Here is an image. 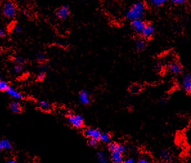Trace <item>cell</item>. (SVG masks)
<instances>
[{
  "mask_svg": "<svg viewBox=\"0 0 191 163\" xmlns=\"http://www.w3.org/2000/svg\"><path fill=\"white\" fill-rule=\"evenodd\" d=\"M124 163H135V162H134V160H133V159H129L125 160L124 162Z\"/></svg>",
  "mask_w": 191,
  "mask_h": 163,
  "instance_id": "34",
  "label": "cell"
},
{
  "mask_svg": "<svg viewBox=\"0 0 191 163\" xmlns=\"http://www.w3.org/2000/svg\"><path fill=\"white\" fill-rule=\"evenodd\" d=\"M168 0H151V3L156 7L161 6L166 3Z\"/></svg>",
  "mask_w": 191,
  "mask_h": 163,
  "instance_id": "24",
  "label": "cell"
},
{
  "mask_svg": "<svg viewBox=\"0 0 191 163\" xmlns=\"http://www.w3.org/2000/svg\"><path fill=\"white\" fill-rule=\"evenodd\" d=\"M47 77V72H39L37 75V80L39 81H44Z\"/></svg>",
  "mask_w": 191,
  "mask_h": 163,
  "instance_id": "25",
  "label": "cell"
},
{
  "mask_svg": "<svg viewBox=\"0 0 191 163\" xmlns=\"http://www.w3.org/2000/svg\"><path fill=\"white\" fill-rule=\"evenodd\" d=\"M7 163H17L14 160H10L9 161H8Z\"/></svg>",
  "mask_w": 191,
  "mask_h": 163,
  "instance_id": "35",
  "label": "cell"
},
{
  "mask_svg": "<svg viewBox=\"0 0 191 163\" xmlns=\"http://www.w3.org/2000/svg\"><path fill=\"white\" fill-rule=\"evenodd\" d=\"M23 65L15 64L14 67L13 68V70L16 74H20L21 72L23 71Z\"/></svg>",
  "mask_w": 191,
  "mask_h": 163,
  "instance_id": "22",
  "label": "cell"
},
{
  "mask_svg": "<svg viewBox=\"0 0 191 163\" xmlns=\"http://www.w3.org/2000/svg\"><path fill=\"white\" fill-rule=\"evenodd\" d=\"M145 48V43L143 39H139L136 42V48L138 51H142Z\"/></svg>",
  "mask_w": 191,
  "mask_h": 163,
  "instance_id": "16",
  "label": "cell"
},
{
  "mask_svg": "<svg viewBox=\"0 0 191 163\" xmlns=\"http://www.w3.org/2000/svg\"><path fill=\"white\" fill-rule=\"evenodd\" d=\"M14 32L16 34H21L23 32V27L19 25H16L14 27Z\"/></svg>",
  "mask_w": 191,
  "mask_h": 163,
  "instance_id": "28",
  "label": "cell"
},
{
  "mask_svg": "<svg viewBox=\"0 0 191 163\" xmlns=\"http://www.w3.org/2000/svg\"><path fill=\"white\" fill-rule=\"evenodd\" d=\"M70 14V10L68 5H62L56 10V17L61 20L66 19Z\"/></svg>",
  "mask_w": 191,
  "mask_h": 163,
  "instance_id": "3",
  "label": "cell"
},
{
  "mask_svg": "<svg viewBox=\"0 0 191 163\" xmlns=\"http://www.w3.org/2000/svg\"><path fill=\"white\" fill-rule=\"evenodd\" d=\"M48 64L46 63H41L40 66H39V70L40 72H47L48 70Z\"/></svg>",
  "mask_w": 191,
  "mask_h": 163,
  "instance_id": "26",
  "label": "cell"
},
{
  "mask_svg": "<svg viewBox=\"0 0 191 163\" xmlns=\"http://www.w3.org/2000/svg\"><path fill=\"white\" fill-rule=\"evenodd\" d=\"M13 61L15 64L23 65L26 63V60L23 57L21 56H14L13 58Z\"/></svg>",
  "mask_w": 191,
  "mask_h": 163,
  "instance_id": "20",
  "label": "cell"
},
{
  "mask_svg": "<svg viewBox=\"0 0 191 163\" xmlns=\"http://www.w3.org/2000/svg\"><path fill=\"white\" fill-rule=\"evenodd\" d=\"M183 87L185 91L188 93H191V75H186L183 80Z\"/></svg>",
  "mask_w": 191,
  "mask_h": 163,
  "instance_id": "9",
  "label": "cell"
},
{
  "mask_svg": "<svg viewBox=\"0 0 191 163\" xmlns=\"http://www.w3.org/2000/svg\"><path fill=\"white\" fill-rule=\"evenodd\" d=\"M169 70L174 74H178L182 70V67L177 63H173L169 65Z\"/></svg>",
  "mask_w": 191,
  "mask_h": 163,
  "instance_id": "12",
  "label": "cell"
},
{
  "mask_svg": "<svg viewBox=\"0 0 191 163\" xmlns=\"http://www.w3.org/2000/svg\"><path fill=\"white\" fill-rule=\"evenodd\" d=\"M162 157L164 159H168L170 157V155L168 152H164V153H162Z\"/></svg>",
  "mask_w": 191,
  "mask_h": 163,
  "instance_id": "32",
  "label": "cell"
},
{
  "mask_svg": "<svg viewBox=\"0 0 191 163\" xmlns=\"http://www.w3.org/2000/svg\"><path fill=\"white\" fill-rule=\"evenodd\" d=\"M97 157L100 163H109L108 159L104 155L103 152H99L97 155Z\"/></svg>",
  "mask_w": 191,
  "mask_h": 163,
  "instance_id": "18",
  "label": "cell"
},
{
  "mask_svg": "<svg viewBox=\"0 0 191 163\" xmlns=\"http://www.w3.org/2000/svg\"><path fill=\"white\" fill-rule=\"evenodd\" d=\"M0 149L10 150L12 149V145L9 140L7 139H2L0 141Z\"/></svg>",
  "mask_w": 191,
  "mask_h": 163,
  "instance_id": "14",
  "label": "cell"
},
{
  "mask_svg": "<svg viewBox=\"0 0 191 163\" xmlns=\"http://www.w3.org/2000/svg\"><path fill=\"white\" fill-rule=\"evenodd\" d=\"M89 145L92 146V147H95L97 145V140L96 139H90L89 142H88Z\"/></svg>",
  "mask_w": 191,
  "mask_h": 163,
  "instance_id": "29",
  "label": "cell"
},
{
  "mask_svg": "<svg viewBox=\"0 0 191 163\" xmlns=\"http://www.w3.org/2000/svg\"><path fill=\"white\" fill-rule=\"evenodd\" d=\"M70 123L76 128H81L82 126L84 121L82 117L79 115H70L68 117Z\"/></svg>",
  "mask_w": 191,
  "mask_h": 163,
  "instance_id": "4",
  "label": "cell"
},
{
  "mask_svg": "<svg viewBox=\"0 0 191 163\" xmlns=\"http://www.w3.org/2000/svg\"><path fill=\"white\" fill-rule=\"evenodd\" d=\"M100 139L104 143H109L111 140V136L108 134H102Z\"/></svg>",
  "mask_w": 191,
  "mask_h": 163,
  "instance_id": "23",
  "label": "cell"
},
{
  "mask_svg": "<svg viewBox=\"0 0 191 163\" xmlns=\"http://www.w3.org/2000/svg\"><path fill=\"white\" fill-rule=\"evenodd\" d=\"M36 59L38 63H39L41 64V63H43L47 62V55L45 53L39 52L36 54Z\"/></svg>",
  "mask_w": 191,
  "mask_h": 163,
  "instance_id": "15",
  "label": "cell"
},
{
  "mask_svg": "<svg viewBox=\"0 0 191 163\" xmlns=\"http://www.w3.org/2000/svg\"><path fill=\"white\" fill-rule=\"evenodd\" d=\"M145 10V4L142 2H137L132 5L126 13L127 18L132 21L141 19Z\"/></svg>",
  "mask_w": 191,
  "mask_h": 163,
  "instance_id": "1",
  "label": "cell"
},
{
  "mask_svg": "<svg viewBox=\"0 0 191 163\" xmlns=\"http://www.w3.org/2000/svg\"><path fill=\"white\" fill-rule=\"evenodd\" d=\"M10 110H12V112L15 114H18L21 110V104L17 101H13L12 103H11V104L10 105Z\"/></svg>",
  "mask_w": 191,
  "mask_h": 163,
  "instance_id": "13",
  "label": "cell"
},
{
  "mask_svg": "<svg viewBox=\"0 0 191 163\" xmlns=\"http://www.w3.org/2000/svg\"><path fill=\"white\" fill-rule=\"evenodd\" d=\"M6 92L7 93L8 95L13 97V98L16 99H22L24 97L22 93H21L20 92L17 91L14 87H12V86H10V88Z\"/></svg>",
  "mask_w": 191,
  "mask_h": 163,
  "instance_id": "7",
  "label": "cell"
},
{
  "mask_svg": "<svg viewBox=\"0 0 191 163\" xmlns=\"http://www.w3.org/2000/svg\"><path fill=\"white\" fill-rule=\"evenodd\" d=\"M39 106L41 109L43 110H48L50 109V105L49 103L46 101H41L39 103Z\"/></svg>",
  "mask_w": 191,
  "mask_h": 163,
  "instance_id": "21",
  "label": "cell"
},
{
  "mask_svg": "<svg viewBox=\"0 0 191 163\" xmlns=\"http://www.w3.org/2000/svg\"><path fill=\"white\" fill-rule=\"evenodd\" d=\"M2 14L5 18L8 19H14L16 16L17 8L11 0H7L4 2L2 7Z\"/></svg>",
  "mask_w": 191,
  "mask_h": 163,
  "instance_id": "2",
  "label": "cell"
},
{
  "mask_svg": "<svg viewBox=\"0 0 191 163\" xmlns=\"http://www.w3.org/2000/svg\"><path fill=\"white\" fill-rule=\"evenodd\" d=\"M111 157L114 163H121L122 162V154L119 150L111 152Z\"/></svg>",
  "mask_w": 191,
  "mask_h": 163,
  "instance_id": "11",
  "label": "cell"
},
{
  "mask_svg": "<svg viewBox=\"0 0 191 163\" xmlns=\"http://www.w3.org/2000/svg\"><path fill=\"white\" fill-rule=\"evenodd\" d=\"M172 2H173L175 4L177 5H180V4H183L184 3H185L186 0H171Z\"/></svg>",
  "mask_w": 191,
  "mask_h": 163,
  "instance_id": "31",
  "label": "cell"
},
{
  "mask_svg": "<svg viewBox=\"0 0 191 163\" xmlns=\"http://www.w3.org/2000/svg\"><path fill=\"white\" fill-rule=\"evenodd\" d=\"M10 85L5 80H0V90L2 92H7L10 88Z\"/></svg>",
  "mask_w": 191,
  "mask_h": 163,
  "instance_id": "17",
  "label": "cell"
},
{
  "mask_svg": "<svg viewBox=\"0 0 191 163\" xmlns=\"http://www.w3.org/2000/svg\"><path fill=\"white\" fill-rule=\"evenodd\" d=\"M79 98L81 103L83 104H88L90 102V94L86 90H82L80 92Z\"/></svg>",
  "mask_w": 191,
  "mask_h": 163,
  "instance_id": "8",
  "label": "cell"
},
{
  "mask_svg": "<svg viewBox=\"0 0 191 163\" xmlns=\"http://www.w3.org/2000/svg\"><path fill=\"white\" fill-rule=\"evenodd\" d=\"M119 145H118L116 144L115 143H111L109 145V149L110 150L113 152L114 151H116V150H119Z\"/></svg>",
  "mask_w": 191,
  "mask_h": 163,
  "instance_id": "27",
  "label": "cell"
},
{
  "mask_svg": "<svg viewBox=\"0 0 191 163\" xmlns=\"http://www.w3.org/2000/svg\"><path fill=\"white\" fill-rule=\"evenodd\" d=\"M140 90H141L140 86L139 84H132L130 86V91L132 94H138V93H139Z\"/></svg>",
  "mask_w": 191,
  "mask_h": 163,
  "instance_id": "19",
  "label": "cell"
},
{
  "mask_svg": "<svg viewBox=\"0 0 191 163\" xmlns=\"http://www.w3.org/2000/svg\"><path fill=\"white\" fill-rule=\"evenodd\" d=\"M154 32V28L153 25H146L145 27L144 28L142 32V36L145 38H151Z\"/></svg>",
  "mask_w": 191,
  "mask_h": 163,
  "instance_id": "10",
  "label": "cell"
},
{
  "mask_svg": "<svg viewBox=\"0 0 191 163\" xmlns=\"http://www.w3.org/2000/svg\"><path fill=\"white\" fill-rule=\"evenodd\" d=\"M146 24L142 19H136L131 21V27L134 30L139 34H142Z\"/></svg>",
  "mask_w": 191,
  "mask_h": 163,
  "instance_id": "5",
  "label": "cell"
},
{
  "mask_svg": "<svg viewBox=\"0 0 191 163\" xmlns=\"http://www.w3.org/2000/svg\"><path fill=\"white\" fill-rule=\"evenodd\" d=\"M84 135L86 137H90V139H93L96 140L100 139L101 136V134L99 130L94 128H88L86 130H85Z\"/></svg>",
  "mask_w": 191,
  "mask_h": 163,
  "instance_id": "6",
  "label": "cell"
},
{
  "mask_svg": "<svg viewBox=\"0 0 191 163\" xmlns=\"http://www.w3.org/2000/svg\"><path fill=\"white\" fill-rule=\"evenodd\" d=\"M7 30H5V28H2L0 29V37L1 38H5L7 36Z\"/></svg>",
  "mask_w": 191,
  "mask_h": 163,
  "instance_id": "30",
  "label": "cell"
},
{
  "mask_svg": "<svg viewBox=\"0 0 191 163\" xmlns=\"http://www.w3.org/2000/svg\"><path fill=\"white\" fill-rule=\"evenodd\" d=\"M138 163H149V162L147 159H140L139 162H138Z\"/></svg>",
  "mask_w": 191,
  "mask_h": 163,
  "instance_id": "33",
  "label": "cell"
}]
</instances>
